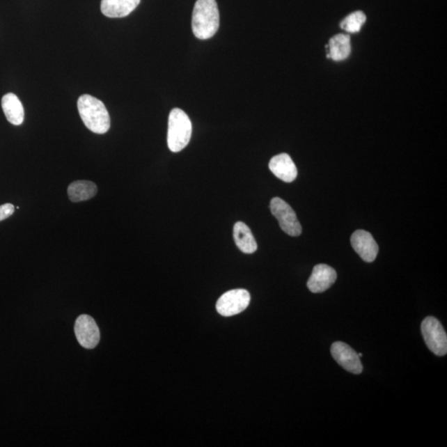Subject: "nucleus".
Listing matches in <instances>:
<instances>
[{
  "label": "nucleus",
  "instance_id": "1",
  "mask_svg": "<svg viewBox=\"0 0 447 447\" xmlns=\"http://www.w3.org/2000/svg\"><path fill=\"white\" fill-rule=\"evenodd\" d=\"M77 107L83 123L91 132L97 134L108 132L111 118L102 102L90 95H83L78 99Z\"/></svg>",
  "mask_w": 447,
  "mask_h": 447
},
{
  "label": "nucleus",
  "instance_id": "2",
  "mask_svg": "<svg viewBox=\"0 0 447 447\" xmlns=\"http://www.w3.org/2000/svg\"><path fill=\"white\" fill-rule=\"evenodd\" d=\"M220 14L216 0H197L192 14V30L197 38L207 40L217 33Z\"/></svg>",
  "mask_w": 447,
  "mask_h": 447
},
{
  "label": "nucleus",
  "instance_id": "3",
  "mask_svg": "<svg viewBox=\"0 0 447 447\" xmlns=\"http://www.w3.org/2000/svg\"><path fill=\"white\" fill-rule=\"evenodd\" d=\"M192 125L189 117L181 109H173L168 118V146L171 151L178 152L189 143Z\"/></svg>",
  "mask_w": 447,
  "mask_h": 447
},
{
  "label": "nucleus",
  "instance_id": "4",
  "mask_svg": "<svg viewBox=\"0 0 447 447\" xmlns=\"http://www.w3.org/2000/svg\"><path fill=\"white\" fill-rule=\"evenodd\" d=\"M421 329L429 350L438 356H446L447 336L441 323L435 317H428L423 320Z\"/></svg>",
  "mask_w": 447,
  "mask_h": 447
},
{
  "label": "nucleus",
  "instance_id": "5",
  "mask_svg": "<svg viewBox=\"0 0 447 447\" xmlns=\"http://www.w3.org/2000/svg\"><path fill=\"white\" fill-rule=\"evenodd\" d=\"M270 209L285 233L291 236H299L301 234V226L297 214L286 201L274 197L271 201Z\"/></svg>",
  "mask_w": 447,
  "mask_h": 447
},
{
  "label": "nucleus",
  "instance_id": "6",
  "mask_svg": "<svg viewBox=\"0 0 447 447\" xmlns=\"http://www.w3.org/2000/svg\"><path fill=\"white\" fill-rule=\"evenodd\" d=\"M251 302V295L245 289L228 291L219 298L217 310L223 317H232L246 309Z\"/></svg>",
  "mask_w": 447,
  "mask_h": 447
},
{
  "label": "nucleus",
  "instance_id": "7",
  "mask_svg": "<svg viewBox=\"0 0 447 447\" xmlns=\"http://www.w3.org/2000/svg\"><path fill=\"white\" fill-rule=\"evenodd\" d=\"M74 334L78 343L86 349L96 347L100 338L99 327L88 315H81L77 319Z\"/></svg>",
  "mask_w": 447,
  "mask_h": 447
},
{
  "label": "nucleus",
  "instance_id": "8",
  "mask_svg": "<svg viewBox=\"0 0 447 447\" xmlns=\"http://www.w3.org/2000/svg\"><path fill=\"white\" fill-rule=\"evenodd\" d=\"M335 361L343 366L345 370L352 374L359 375L363 371V366L356 350L350 345L340 341L333 343L331 349Z\"/></svg>",
  "mask_w": 447,
  "mask_h": 447
},
{
  "label": "nucleus",
  "instance_id": "9",
  "mask_svg": "<svg viewBox=\"0 0 447 447\" xmlns=\"http://www.w3.org/2000/svg\"><path fill=\"white\" fill-rule=\"evenodd\" d=\"M350 242L354 251L363 261L372 262L375 260L379 253V246L369 232L363 230L354 232Z\"/></svg>",
  "mask_w": 447,
  "mask_h": 447
},
{
  "label": "nucleus",
  "instance_id": "10",
  "mask_svg": "<svg viewBox=\"0 0 447 447\" xmlns=\"http://www.w3.org/2000/svg\"><path fill=\"white\" fill-rule=\"evenodd\" d=\"M336 279V272L331 267L327 265H315L308 280V288L314 293L323 292L334 284Z\"/></svg>",
  "mask_w": 447,
  "mask_h": 447
},
{
  "label": "nucleus",
  "instance_id": "11",
  "mask_svg": "<svg viewBox=\"0 0 447 447\" xmlns=\"http://www.w3.org/2000/svg\"><path fill=\"white\" fill-rule=\"evenodd\" d=\"M269 169L276 177L285 182H292L297 176V166L287 153L274 156L269 162Z\"/></svg>",
  "mask_w": 447,
  "mask_h": 447
},
{
  "label": "nucleus",
  "instance_id": "12",
  "mask_svg": "<svg viewBox=\"0 0 447 447\" xmlns=\"http://www.w3.org/2000/svg\"><path fill=\"white\" fill-rule=\"evenodd\" d=\"M141 0H102V14L109 17H124L132 13Z\"/></svg>",
  "mask_w": 447,
  "mask_h": 447
},
{
  "label": "nucleus",
  "instance_id": "13",
  "mask_svg": "<svg viewBox=\"0 0 447 447\" xmlns=\"http://www.w3.org/2000/svg\"><path fill=\"white\" fill-rule=\"evenodd\" d=\"M2 109L6 119L10 124L20 125L24 120V109L20 100L13 93H8L3 96Z\"/></svg>",
  "mask_w": 447,
  "mask_h": 447
},
{
  "label": "nucleus",
  "instance_id": "14",
  "mask_svg": "<svg viewBox=\"0 0 447 447\" xmlns=\"http://www.w3.org/2000/svg\"><path fill=\"white\" fill-rule=\"evenodd\" d=\"M234 240L237 247L244 253L257 251L258 244L252 231L244 222H237L234 226Z\"/></svg>",
  "mask_w": 447,
  "mask_h": 447
},
{
  "label": "nucleus",
  "instance_id": "15",
  "mask_svg": "<svg viewBox=\"0 0 447 447\" xmlns=\"http://www.w3.org/2000/svg\"><path fill=\"white\" fill-rule=\"evenodd\" d=\"M327 47L329 50L327 58L336 61L345 60L352 52L350 38L348 35L345 34L336 35L331 38Z\"/></svg>",
  "mask_w": 447,
  "mask_h": 447
},
{
  "label": "nucleus",
  "instance_id": "16",
  "mask_svg": "<svg viewBox=\"0 0 447 447\" xmlns=\"http://www.w3.org/2000/svg\"><path fill=\"white\" fill-rule=\"evenodd\" d=\"M68 194L72 203H81L94 197L97 194V187L90 181H76L70 184Z\"/></svg>",
  "mask_w": 447,
  "mask_h": 447
},
{
  "label": "nucleus",
  "instance_id": "17",
  "mask_svg": "<svg viewBox=\"0 0 447 447\" xmlns=\"http://www.w3.org/2000/svg\"><path fill=\"white\" fill-rule=\"evenodd\" d=\"M366 21V15L362 11H356L349 15L341 22L340 28L346 32L356 33L361 31Z\"/></svg>",
  "mask_w": 447,
  "mask_h": 447
},
{
  "label": "nucleus",
  "instance_id": "18",
  "mask_svg": "<svg viewBox=\"0 0 447 447\" xmlns=\"http://www.w3.org/2000/svg\"><path fill=\"white\" fill-rule=\"evenodd\" d=\"M15 212V207L13 204L6 203L0 205V221L6 220V219L10 217Z\"/></svg>",
  "mask_w": 447,
  "mask_h": 447
}]
</instances>
